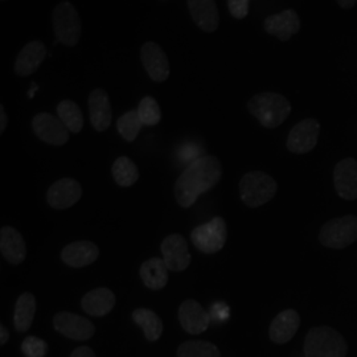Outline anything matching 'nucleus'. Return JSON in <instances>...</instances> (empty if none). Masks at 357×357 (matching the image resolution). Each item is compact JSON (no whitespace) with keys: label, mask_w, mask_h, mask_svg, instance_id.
I'll return each mask as SVG.
<instances>
[{"label":"nucleus","mask_w":357,"mask_h":357,"mask_svg":"<svg viewBox=\"0 0 357 357\" xmlns=\"http://www.w3.org/2000/svg\"><path fill=\"white\" fill-rule=\"evenodd\" d=\"M357 240V217H339L327 221L319 233V241L326 248L343 249Z\"/></svg>","instance_id":"7"},{"label":"nucleus","mask_w":357,"mask_h":357,"mask_svg":"<svg viewBox=\"0 0 357 357\" xmlns=\"http://www.w3.org/2000/svg\"><path fill=\"white\" fill-rule=\"evenodd\" d=\"M112 174L119 187H131L139 178V171L128 156H119L113 165Z\"/></svg>","instance_id":"28"},{"label":"nucleus","mask_w":357,"mask_h":357,"mask_svg":"<svg viewBox=\"0 0 357 357\" xmlns=\"http://www.w3.org/2000/svg\"><path fill=\"white\" fill-rule=\"evenodd\" d=\"M337 4L344 8V10H351L355 4H356L357 0H336Z\"/></svg>","instance_id":"38"},{"label":"nucleus","mask_w":357,"mask_h":357,"mask_svg":"<svg viewBox=\"0 0 357 357\" xmlns=\"http://www.w3.org/2000/svg\"><path fill=\"white\" fill-rule=\"evenodd\" d=\"M54 330L75 342H85L94 336V324L89 319L72 312H59L53 318Z\"/></svg>","instance_id":"8"},{"label":"nucleus","mask_w":357,"mask_h":357,"mask_svg":"<svg viewBox=\"0 0 357 357\" xmlns=\"http://www.w3.org/2000/svg\"><path fill=\"white\" fill-rule=\"evenodd\" d=\"M345 339L331 327L321 326L310 330L305 339V357H345Z\"/></svg>","instance_id":"3"},{"label":"nucleus","mask_w":357,"mask_h":357,"mask_svg":"<svg viewBox=\"0 0 357 357\" xmlns=\"http://www.w3.org/2000/svg\"><path fill=\"white\" fill-rule=\"evenodd\" d=\"M32 130L40 141L51 146H64L69 141V130L64 123L50 113H40L32 119Z\"/></svg>","instance_id":"9"},{"label":"nucleus","mask_w":357,"mask_h":357,"mask_svg":"<svg viewBox=\"0 0 357 357\" xmlns=\"http://www.w3.org/2000/svg\"><path fill=\"white\" fill-rule=\"evenodd\" d=\"M222 175L221 163L216 156L205 155L192 160L178 176L174 195L178 204L187 209L191 208L205 192L213 188Z\"/></svg>","instance_id":"1"},{"label":"nucleus","mask_w":357,"mask_h":357,"mask_svg":"<svg viewBox=\"0 0 357 357\" xmlns=\"http://www.w3.org/2000/svg\"><path fill=\"white\" fill-rule=\"evenodd\" d=\"M192 20L205 33H212L218 28V11L215 0H187Z\"/></svg>","instance_id":"22"},{"label":"nucleus","mask_w":357,"mask_h":357,"mask_svg":"<svg viewBox=\"0 0 357 357\" xmlns=\"http://www.w3.org/2000/svg\"><path fill=\"white\" fill-rule=\"evenodd\" d=\"M178 357H221L216 345L205 340H190L178 348Z\"/></svg>","instance_id":"30"},{"label":"nucleus","mask_w":357,"mask_h":357,"mask_svg":"<svg viewBox=\"0 0 357 357\" xmlns=\"http://www.w3.org/2000/svg\"><path fill=\"white\" fill-rule=\"evenodd\" d=\"M277 192V183L262 171H253L240 180V196L243 204L258 208L270 202Z\"/></svg>","instance_id":"4"},{"label":"nucleus","mask_w":357,"mask_h":357,"mask_svg":"<svg viewBox=\"0 0 357 357\" xmlns=\"http://www.w3.org/2000/svg\"><path fill=\"white\" fill-rule=\"evenodd\" d=\"M319 131L320 125L317 119H303L291 128L286 146L294 153H310L318 143Z\"/></svg>","instance_id":"10"},{"label":"nucleus","mask_w":357,"mask_h":357,"mask_svg":"<svg viewBox=\"0 0 357 357\" xmlns=\"http://www.w3.org/2000/svg\"><path fill=\"white\" fill-rule=\"evenodd\" d=\"M48 54L47 47L41 41H31L22 48L15 60V72L20 77L31 76L43 64Z\"/></svg>","instance_id":"17"},{"label":"nucleus","mask_w":357,"mask_h":357,"mask_svg":"<svg viewBox=\"0 0 357 357\" xmlns=\"http://www.w3.org/2000/svg\"><path fill=\"white\" fill-rule=\"evenodd\" d=\"M132 320L141 327L149 342H156L163 333V321L156 312L149 308H137L131 314Z\"/></svg>","instance_id":"26"},{"label":"nucleus","mask_w":357,"mask_h":357,"mask_svg":"<svg viewBox=\"0 0 357 357\" xmlns=\"http://www.w3.org/2000/svg\"><path fill=\"white\" fill-rule=\"evenodd\" d=\"M7 123H8V116H7V113H6L4 106L1 105L0 106V134H3L6 131Z\"/></svg>","instance_id":"36"},{"label":"nucleus","mask_w":357,"mask_h":357,"mask_svg":"<svg viewBox=\"0 0 357 357\" xmlns=\"http://www.w3.org/2000/svg\"><path fill=\"white\" fill-rule=\"evenodd\" d=\"M301 326L299 314L295 310H284L270 324L268 336L275 344H286L295 336Z\"/></svg>","instance_id":"20"},{"label":"nucleus","mask_w":357,"mask_h":357,"mask_svg":"<svg viewBox=\"0 0 357 357\" xmlns=\"http://www.w3.org/2000/svg\"><path fill=\"white\" fill-rule=\"evenodd\" d=\"M82 196L81 184L72 178H63L53 183L47 192V202L53 209H68Z\"/></svg>","instance_id":"13"},{"label":"nucleus","mask_w":357,"mask_h":357,"mask_svg":"<svg viewBox=\"0 0 357 357\" xmlns=\"http://www.w3.org/2000/svg\"><path fill=\"white\" fill-rule=\"evenodd\" d=\"M8 339H10V333H8V330L1 324L0 326V344L4 345L7 342H8Z\"/></svg>","instance_id":"37"},{"label":"nucleus","mask_w":357,"mask_h":357,"mask_svg":"<svg viewBox=\"0 0 357 357\" xmlns=\"http://www.w3.org/2000/svg\"><path fill=\"white\" fill-rule=\"evenodd\" d=\"M3 1H6V0H3Z\"/></svg>","instance_id":"39"},{"label":"nucleus","mask_w":357,"mask_h":357,"mask_svg":"<svg viewBox=\"0 0 357 357\" xmlns=\"http://www.w3.org/2000/svg\"><path fill=\"white\" fill-rule=\"evenodd\" d=\"M70 357H96V354L93 352L91 348L84 345V347H78V348H76V349L72 352Z\"/></svg>","instance_id":"35"},{"label":"nucleus","mask_w":357,"mask_h":357,"mask_svg":"<svg viewBox=\"0 0 357 357\" xmlns=\"http://www.w3.org/2000/svg\"><path fill=\"white\" fill-rule=\"evenodd\" d=\"M100 257V248L91 241H76L66 245L61 250V259L70 268L89 266Z\"/></svg>","instance_id":"19"},{"label":"nucleus","mask_w":357,"mask_h":357,"mask_svg":"<svg viewBox=\"0 0 357 357\" xmlns=\"http://www.w3.org/2000/svg\"><path fill=\"white\" fill-rule=\"evenodd\" d=\"M0 252L3 258L11 264L19 265L24 261L26 255V246L24 238L19 230L13 227H3L0 230Z\"/></svg>","instance_id":"21"},{"label":"nucleus","mask_w":357,"mask_h":357,"mask_svg":"<svg viewBox=\"0 0 357 357\" xmlns=\"http://www.w3.org/2000/svg\"><path fill=\"white\" fill-rule=\"evenodd\" d=\"M264 26L270 35L280 38L281 41H289L295 33L299 32L301 19L294 10H286L283 13L268 16Z\"/></svg>","instance_id":"18"},{"label":"nucleus","mask_w":357,"mask_h":357,"mask_svg":"<svg viewBox=\"0 0 357 357\" xmlns=\"http://www.w3.org/2000/svg\"><path fill=\"white\" fill-rule=\"evenodd\" d=\"M163 261L171 271H183L191 264V253L188 245L181 234H169L160 245Z\"/></svg>","instance_id":"12"},{"label":"nucleus","mask_w":357,"mask_h":357,"mask_svg":"<svg viewBox=\"0 0 357 357\" xmlns=\"http://www.w3.org/2000/svg\"><path fill=\"white\" fill-rule=\"evenodd\" d=\"M141 59L147 75L155 82H165L169 77L171 70L166 52L158 43H144L141 50Z\"/></svg>","instance_id":"11"},{"label":"nucleus","mask_w":357,"mask_h":357,"mask_svg":"<svg viewBox=\"0 0 357 357\" xmlns=\"http://www.w3.org/2000/svg\"><path fill=\"white\" fill-rule=\"evenodd\" d=\"M115 306V295L112 290L106 287L94 289L88 294H85L81 299L82 310L96 318H101L112 312Z\"/></svg>","instance_id":"23"},{"label":"nucleus","mask_w":357,"mask_h":357,"mask_svg":"<svg viewBox=\"0 0 357 357\" xmlns=\"http://www.w3.org/2000/svg\"><path fill=\"white\" fill-rule=\"evenodd\" d=\"M53 29L60 44L75 47L81 38V19L70 1H61L53 11Z\"/></svg>","instance_id":"5"},{"label":"nucleus","mask_w":357,"mask_h":357,"mask_svg":"<svg viewBox=\"0 0 357 357\" xmlns=\"http://www.w3.org/2000/svg\"><path fill=\"white\" fill-rule=\"evenodd\" d=\"M59 119L70 132L78 134L84 128V115L79 106L72 100H64L57 105Z\"/></svg>","instance_id":"27"},{"label":"nucleus","mask_w":357,"mask_h":357,"mask_svg":"<svg viewBox=\"0 0 357 357\" xmlns=\"http://www.w3.org/2000/svg\"><path fill=\"white\" fill-rule=\"evenodd\" d=\"M250 114L265 128L281 126L291 113V103L280 93H259L253 96L248 102Z\"/></svg>","instance_id":"2"},{"label":"nucleus","mask_w":357,"mask_h":357,"mask_svg":"<svg viewBox=\"0 0 357 357\" xmlns=\"http://www.w3.org/2000/svg\"><path fill=\"white\" fill-rule=\"evenodd\" d=\"M212 314H213L215 319H227L229 317V308L225 306V305H217V306L213 307Z\"/></svg>","instance_id":"34"},{"label":"nucleus","mask_w":357,"mask_h":357,"mask_svg":"<svg viewBox=\"0 0 357 357\" xmlns=\"http://www.w3.org/2000/svg\"><path fill=\"white\" fill-rule=\"evenodd\" d=\"M144 126H156L162 119V112L159 103L153 97H143L137 109Z\"/></svg>","instance_id":"31"},{"label":"nucleus","mask_w":357,"mask_h":357,"mask_svg":"<svg viewBox=\"0 0 357 357\" xmlns=\"http://www.w3.org/2000/svg\"><path fill=\"white\" fill-rule=\"evenodd\" d=\"M227 238L228 229L222 217H213L211 221L196 227L191 233L193 246L204 255H216L227 243Z\"/></svg>","instance_id":"6"},{"label":"nucleus","mask_w":357,"mask_h":357,"mask_svg":"<svg viewBox=\"0 0 357 357\" xmlns=\"http://www.w3.org/2000/svg\"><path fill=\"white\" fill-rule=\"evenodd\" d=\"M26 357H44L48 352V344L38 336H28L22 344Z\"/></svg>","instance_id":"32"},{"label":"nucleus","mask_w":357,"mask_h":357,"mask_svg":"<svg viewBox=\"0 0 357 357\" xmlns=\"http://www.w3.org/2000/svg\"><path fill=\"white\" fill-rule=\"evenodd\" d=\"M333 183L342 199H357V162L355 159L347 158L336 165L333 169Z\"/></svg>","instance_id":"15"},{"label":"nucleus","mask_w":357,"mask_h":357,"mask_svg":"<svg viewBox=\"0 0 357 357\" xmlns=\"http://www.w3.org/2000/svg\"><path fill=\"white\" fill-rule=\"evenodd\" d=\"M88 107L90 122L96 131L103 132L110 128L113 121V110L109 96L105 90L94 89L90 93Z\"/></svg>","instance_id":"16"},{"label":"nucleus","mask_w":357,"mask_h":357,"mask_svg":"<svg viewBox=\"0 0 357 357\" xmlns=\"http://www.w3.org/2000/svg\"><path fill=\"white\" fill-rule=\"evenodd\" d=\"M142 128L143 122L137 110H130L128 113L121 115L116 121V130L126 142L135 141Z\"/></svg>","instance_id":"29"},{"label":"nucleus","mask_w":357,"mask_h":357,"mask_svg":"<svg viewBox=\"0 0 357 357\" xmlns=\"http://www.w3.org/2000/svg\"><path fill=\"white\" fill-rule=\"evenodd\" d=\"M178 321L184 331L199 335L208 330L211 317L199 302L187 299L178 307Z\"/></svg>","instance_id":"14"},{"label":"nucleus","mask_w":357,"mask_h":357,"mask_svg":"<svg viewBox=\"0 0 357 357\" xmlns=\"http://www.w3.org/2000/svg\"><path fill=\"white\" fill-rule=\"evenodd\" d=\"M249 3L250 0H228L230 15L237 20L246 17L249 13Z\"/></svg>","instance_id":"33"},{"label":"nucleus","mask_w":357,"mask_h":357,"mask_svg":"<svg viewBox=\"0 0 357 357\" xmlns=\"http://www.w3.org/2000/svg\"><path fill=\"white\" fill-rule=\"evenodd\" d=\"M36 314V298L31 293L22 294L15 305L13 326L17 332H26L31 328Z\"/></svg>","instance_id":"25"},{"label":"nucleus","mask_w":357,"mask_h":357,"mask_svg":"<svg viewBox=\"0 0 357 357\" xmlns=\"http://www.w3.org/2000/svg\"><path fill=\"white\" fill-rule=\"evenodd\" d=\"M141 278L144 286L150 290H160L168 282V268L163 258L153 257L143 262L141 266Z\"/></svg>","instance_id":"24"}]
</instances>
